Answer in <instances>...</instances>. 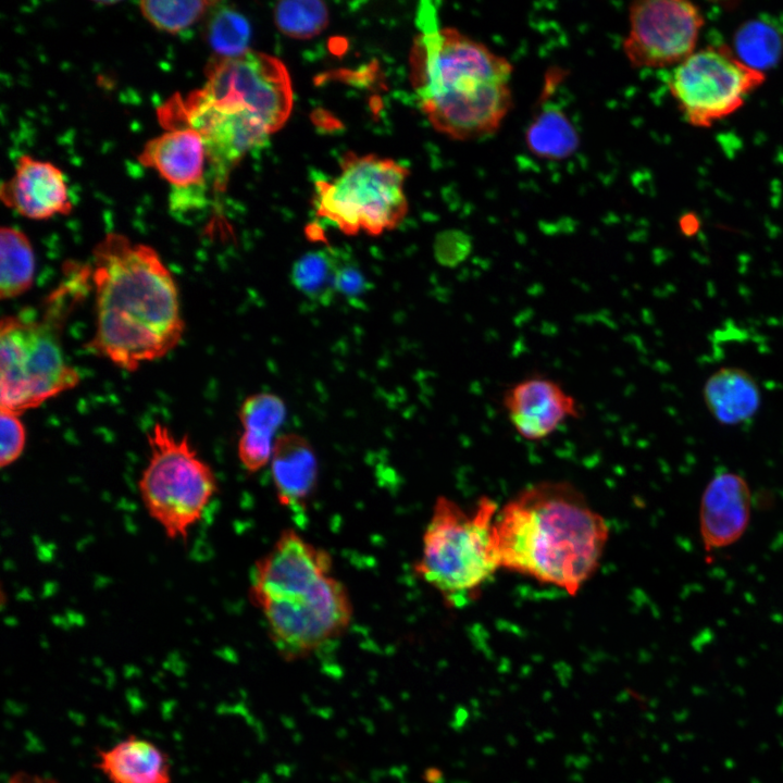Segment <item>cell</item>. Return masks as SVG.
I'll return each mask as SVG.
<instances>
[{"label":"cell","mask_w":783,"mask_h":783,"mask_svg":"<svg viewBox=\"0 0 783 783\" xmlns=\"http://www.w3.org/2000/svg\"><path fill=\"white\" fill-rule=\"evenodd\" d=\"M139 162L153 169L172 190L207 187V152L201 135L194 128L166 129L148 140L138 156Z\"/></svg>","instance_id":"cell-16"},{"label":"cell","mask_w":783,"mask_h":783,"mask_svg":"<svg viewBox=\"0 0 783 783\" xmlns=\"http://www.w3.org/2000/svg\"><path fill=\"white\" fill-rule=\"evenodd\" d=\"M8 783H60L53 778L32 773L28 771H16L10 775Z\"/></svg>","instance_id":"cell-31"},{"label":"cell","mask_w":783,"mask_h":783,"mask_svg":"<svg viewBox=\"0 0 783 783\" xmlns=\"http://www.w3.org/2000/svg\"><path fill=\"white\" fill-rule=\"evenodd\" d=\"M57 322L46 314L7 315L0 325V409L21 414L74 388Z\"/></svg>","instance_id":"cell-6"},{"label":"cell","mask_w":783,"mask_h":783,"mask_svg":"<svg viewBox=\"0 0 783 783\" xmlns=\"http://www.w3.org/2000/svg\"><path fill=\"white\" fill-rule=\"evenodd\" d=\"M525 144L537 158L556 161L571 157L579 148L580 137L564 111L546 104L530 122Z\"/></svg>","instance_id":"cell-21"},{"label":"cell","mask_w":783,"mask_h":783,"mask_svg":"<svg viewBox=\"0 0 783 783\" xmlns=\"http://www.w3.org/2000/svg\"><path fill=\"white\" fill-rule=\"evenodd\" d=\"M35 277V254L28 237L12 226L0 229V296L13 299L28 290Z\"/></svg>","instance_id":"cell-22"},{"label":"cell","mask_w":783,"mask_h":783,"mask_svg":"<svg viewBox=\"0 0 783 783\" xmlns=\"http://www.w3.org/2000/svg\"><path fill=\"white\" fill-rule=\"evenodd\" d=\"M332 556L294 530H284L253 566L249 599L259 605L310 589L332 574Z\"/></svg>","instance_id":"cell-12"},{"label":"cell","mask_w":783,"mask_h":783,"mask_svg":"<svg viewBox=\"0 0 783 783\" xmlns=\"http://www.w3.org/2000/svg\"><path fill=\"white\" fill-rule=\"evenodd\" d=\"M500 564L571 595L599 566L609 527L572 485L543 482L523 489L495 521Z\"/></svg>","instance_id":"cell-3"},{"label":"cell","mask_w":783,"mask_h":783,"mask_svg":"<svg viewBox=\"0 0 783 783\" xmlns=\"http://www.w3.org/2000/svg\"><path fill=\"white\" fill-rule=\"evenodd\" d=\"M2 202L20 215L32 220H47L72 211L64 175L48 161L23 154L13 175L2 183Z\"/></svg>","instance_id":"cell-15"},{"label":"cell","mask_w":783,"mask_h":783,"mask_svg":"<svg viewBox=\"0 0 783 783\" xmlns=\"http://www.w3.org/2000/svg\"><path fill=\"white\" fill-rule=\"evenodd\" d=\"M407 175L390 159L348 154L338 177L316 182V214L348 235L360 231L380 235L397 226L407 213Z\"/></svg>","instance_id":"cell-7"},{"label":"cell","mask_w":783,"mask_h":783,"mask_svg":"<svg viewBox=\"0 0 783 783\" xmlns=\"http://www.w3.org/2000/svg\"><path fill=\"white\" fill-rule=\"evenodd\" d=\"M215 1L145 0L139 2L141 15L157 29L178 34L206 15Z\"/></svg>","instance_id":"cell-26"},{"label":"cell","mask_w":783,"mask_h":783,"mask_svg":"<svg viewBox=\"0 0 783 783\" xmlns=\"http://www.w3.org/2000/svg\"><path fill=\"white\" fill-rule=\"evenodd\" d=\"M0 434V465L4 469L16 462L25 449L26 431L18 414L1 410Z\"/></svg>","instance_id":"cell-28"},{"label":"cell","mask_w":783,"mask_h":783,"mask_svg":"<svg viewBox=\"0 0 783 783\" xmlns=\"http://www.w3.org/2000/svg\"><path fill=\"white\" fill-rule=\"evenodd\" d=\"M96 767L109 783H172L166 753L148 738L133 734L98 749Z\"/></svg>","instance_id":"cell-18"},{"label":"cell","mask_w":783,"mask_h":783,"mask_svg":"<svg viewBox=\"0 0 783 783\" xmlns=\"http://www.w3.org/2000/svg\"><path fill=\"white\" fill-rule=\"evenodd\" d=\"M187 100L213 110L253 117L272 134L287 121L293 89L285 65L276 58L249 51L237 58H215L206 82Z\"/></svg>","instance_id":"cell-8"},{"label":"cell","mask_w":783,"mask_h":783,"mask_svg":"<svg viewBox=\"0 0 783 783\" xmlns=\"http://www.w3.org/2000/svg\"><path fill=\"white\" fill-rule=\"evenodd\" d=\"M206 36L216 58H237L250 51L249 22L240 12L220 2L209 11Z\"/></svg>","instance_id":"cell-25"},{"label":"cell","mask_w":783,"mask_h":783,"mask_svg":"<svg viewBox=\"0 0 783 783\" xmlns=\"http://www.w3.org/2000/svg\"><path fill=\"white\" fill-rule=\"evenodd\" d=\"M369 284L364 274L346 252L338 250L336 275V294L343 296L355 306L361 303Z\"/></svg>","instance_id":"cell-29"},{"label":"cell","mask_w":783,"mask_h":783,"mask_svg":"<svg viewBox=\"0 0 783 783\" xmlns=\"http://www.w3.org/2000/svg\"><path fill=\"white\" fill-rule=\"evenodd\" d=\"M338 250L309 251L291 268V282L297 290L314 302L330 304L336 294Z\"/></svg>","instance_id":"cell-24"},{"label":"cell","mask_w":783,"mask_h":783,"mask_svg":"<svg viewBox=\"0 0 783 783\" xmlns=\"http://www.w3.org/2000/svg\"><path fill=\"white\" fill-rule=\"evenodd\" d=\"M418 26L410 77L432 126L459 140L494 134L513 104L511 63L457 28H440L428 2L419 7Z\"/></svg>","instance_id":"cell-2"},{"label":"cell","mask_w":783,"mask_h":783,"mask_svg":"<svg viewBox=\"0 0 783 783\" xmlns=\"http://www.w3.org/2000/svg\"><path fill=\"white\" fill-rule=\"evenodd\" d=\"M502 405L517 433L529 440L552 434L566 420L580 417V406L561 384L535 374L508 387Z\"/></svg>","instance_id":"cell-13"},{"label":"cell","mask_w":783,"mask_h":783,"mask_svg":"<svg viewBox=\"0 0 783 783\" xmlns=\"http://www.w3.org/2000/svg\"><path fill=\"white\" fill-rule=\"evenodd\" d=\"M270 461L278 502L293 512H303L318 482L311 444L298 434H283L275 439Z\"/></svg>","instance_id":"cell-17"},{"label":"cell","mask_w":783,"mask_h":783,"mask_svg":"<svg viewBox=\"0 0 783 783\" xmlns=\"http://www.w3.org/2000/svg\"><path fill=\"white\" fill-rule=\"evenodd\" d=\"M95 333L88 347L134 371L163 358L184 334L178 288L150 246L111 233L92 251Z\"/></svg>","instance_id":"cell-1"},{"label":"cell","mask_w":783,"mask_h":783,"mask_svg":"<svg viewBox=\"0 0 783 783\" xmlns=\"http://www.w3.org/2000/svg\"><path fill=\"white\" fill-rule=\"evenodd\" d=\"M243 433L237 445L240 463L248 472H257L271 460L274 434L286 417L284 401L270 393L247 397L239 409Z\"/></svg>","instance_id":"cell-19"},{"label":"cell","mask_w":783,"mask_h":783,"mask_svg":"<svg viewBox=\"0 0 783 783\" xmlns=\"http://www.w3.org/2000/svg\"><path fill=\"white\" fill-rule=\"evenodd\" d=\"M732 50L744 64L763 73L783 55V32L769 18L748 20L734 33Z\"/></svg>","instance_id":"cell-23"},{"label":"cell","mask_w":783,"mask_h":783,"mask_svg":"<svg viewBox=\"0 0 783 783\" xmlns=\"http://www.w3.org/2000/svg\"><path fill=\"white\" fill-rule=\"evenodd\" d=\"M704 23L700 9L688 1H635L623 51L634 67H675L695 52Z\"/></svg>","instance_id":"cell-11"},{"label":"cell","mask_w":783,"mask_h":783,"mask_svg":"<svg viewBox=\"0 0 783 783\" xmlns=\"http://www.w3.org/2000/svg\"><path fill=\"white\" fill-rule=\"evenodd\" d=\"M149 459L138 481L148 514L167 538L186 539L217 492L213 469L187 436L156 423L147 433Z\"/></svg>","instance_id":"cell-5"},{"label":"cell","mask_w":783,"mask_h":783,"mask_svg":"<svg viewBox=\"0 0 783 783\" xmlns=\"http://www.w3.org/2000/svg\"><path fill=\"white\" fill-rule=\"evenodd\" d=\"M470 251V239L460 231H446L436 237L434 252L437 262L442 265L456 266L469 256Z\"/></svg>","instance_id":"cell-30"},{"label":"cell","mask_w":783,"mask_h":783,"mask_svg":"<svg viewBox=\"0 0 783 783\" xmlns=\"http://www.w3.org/2000/svg\"><path fill=\"white\" fill-rule=\"evenodd\" d=\"M704 403L722 425H738L753 419L761 405L757 380L739 366H722L707 377Z\"/></svg>","instance_id":"cell-20"},{"label":"cell","mask_w":783,"mask_h":783,"mask_svg":"<svg viewBox=\"0 0 783 783\" xmlns=\"http://www.w3.org/2000/svg\"><path fill=\"white\" fill-rule=\"evenodd\" d=\"M751 511V493L738 473L721 471L706 485L700 498L698 524L706 550L735 544L746 532Z\"/></svg>","instance_id":"cell-14"},{"label":"cell","mask_w":783,"mask_h":783,"mask_svg":"<svg viewBox=\"0 0 783 783\" xmlns=\"http://www.w3.org/2000/svg\"><path fill=\"white\" fill-rule=\"evenodd\" d=\"M277 28L286 36L307 39L319 35L328 23V9L315 0L278 2L274 9Z\"/></svg>","instance_id":"cell-27"},{"label":"cell","mask_w":783,"mask_h":783,"mask_svg":"<svg viewBox=\"0 0 783 783\" xmlns=\"http://www.w3.org/2000/svg\"><path fill=\"white\" fill-rule=\"evenodd\" d=\"M766 80L726 46H709L676 65L668 88L688 124L710 127L735 111Z\"/></svg>","instance_id":"cell-9"},{"label":"cell","mask_w":783,"mask_h":783,"mask_svg":"<svg viewBox=\"0 0 783 783\" xmlns=\"http://www.w3.org/2000/svg\"><path fill=\"white\" fill-rule=\"evenodd\" d=\"M270 639L286 661L307 658L339 638L353 613L346 586L333 575L314 587L257 607Z\"/></svg>","instance_id":"cell-10"},{"label":"cell","mask_w":783,"mask_h":783,"mask_svg":"<svg viewBox=\"0 0 783 783\" xmlns=\"http://www.w3.org/2000/svg\"><path fill=\"white\" fill-rule=\"evenodd\" d=\"M496 511V502L487 497L472 512L445 496L434 504L414 568L451 607L465 605L501 567Z\"/></svg>","instance_id":"cell-4"}]
</instances>
